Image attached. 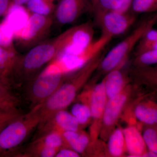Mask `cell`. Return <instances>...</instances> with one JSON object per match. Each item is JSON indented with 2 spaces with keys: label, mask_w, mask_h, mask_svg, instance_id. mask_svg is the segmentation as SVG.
I'll use <instances>...</instances> for the list:
<instances>
[{
  "label": "cell",
  "mask_w": 157,
  "mask_h": 157,
  "mask_svg": "<svg viewBox=\"0 0 157 157\" xmlns=\"http://www.w3.org/2000/svg\"><path fill=\"white\" fill-rule=\"evenodd\" d=\"M103 59L101 53L91 59L75 74L63 82L52 95L43 104L35 107L38 110L41 121L38 128L42 126L53 114L65 109L75 99L77 93L98 68Z\"/></svg>",
  "instance_id": "1"
},
{
  "label": "cell",
  "mask_w": 157,
  "mask_h": 157,
  "mask_svg": "<svg viewBox=\"0 0 157 157\" xmlns=\"http://www.w3.org/2000/svg\"><path fill=\"white\" fill-rule=\"evenodd\" d=\"M59 52V46L55 38L36 45L25 55H19L12 76L13 89L26 85L36 73L55 58Z\"/></svg>",
  "instance_id": "2"
},
{
  "label": "cell",
  "mask_w": 157,
  "mask_h": 157,
  "mask_svg": "<svg viewBox=\"0 0 157 157\" xmlns=\"http://www.w3.org/2000/svg\"><path fill=\"white\" fill-rule=\"evenodd\" d=\"M66 75L57 65L50 62L26 85V98L31 109L43 104L55 92L65 80Z\"/></svg>",
  "instance_id": "3"
},
{
  "label": "cell",
  "mask_w": 157,
  "mask_h": 157,
  "mask_svg": "<svg viewBox=\"0 0 157 157\" xmlns=\"http://www.w3.org/2000/svg\"><path fill=\"white\" fill-rule=\"evenodd\" d=\"M41 118L36 108L19 116L0 132V155L17 148L37 128Z\"/></svg>",
  "instance_id": "4"
},
{
  "label": "cell",
  "mask_w": 157,
  "mask_h": 157,
  "mask_svg": "<svg viewBox=\"0 0 157 157\" xmlns=\"http://www.w3.org/2000/svg\"><path fill=\"white\" fill-rule=\"evenodd\" d=\"M157 22V12L153 16L141 23L130 35L109 51L100 63L101 70L108 73L120 68L144 34L152 28Z\"/></svg>",
  "instance_id": "5"
},
{
  "label": "cell",
  "mask_w": 157,
  "mask_h": 157,
  "mask_svg": "<svg viewBox=\"0 0 157 157\" xmlns=\"http://www.w3.org/2000/svg\"><path fill=\"white\" fill-rule=\"evenodd\" d=\"M112 39L111 37L102 34L98 39L94 40L79 53L59 55L51 62L57 65L65 75L73 73L101 54Z\"/></svg>",
  "instance_id": "6"
},
{
  "label": "cell",
  "mask_w": 157,
  "mask_h": 157,
  "mask_svg": "<svg viewBox=\"0 0 157 157\" xmlns=\"http://www.w3.org/2000/svg\"><path fill=\"white\" fill-rule=\"evenodd\" d=\"M52 23V15L30 13L25 27L14 40L17 41L20 48L29 50L45 41L44 39L50 33Z\"/></svg>",
  "instance_id": "7"
},
{
  "label": "cell",
  "mask_w": 157,
  "mask_h": 157,
  "mask_svg": "<svg viewBox=\"0 0 157 157\" xmlns=\"http://www.w3.org/2000/svg\"><path fill=\"white\" fill-rule=\"evenodd\" d=\"M94 34L90 21L68 29L56 37L60 47L57 56L79 53L94 41Z\"/></svg>",
  "instance_id": "8"
},
{
  "label": "cell",
  "mask_w": 157,
  "mask_h": 157,
  "mask_svg": "<svg viewBox=\"0 0 157 157\" xmlns=\"http://www.w3.org/2000/svg\"><path fill=\"white\" fill-rule=\"evenodd\" d=\"M95 17L102 34L112 38L126 33L137 19L136 14L130 11L125 13L116 11H108Z\"/></svg>",
  "instance_id": "9"
},
{
  "label": "cell",
  "mask_w": 157,
  "mask_h": 157,
  "mask_svg": "<svg viewBox=\"0 0 157 157\" xmlns=\"http://www.w3.org/2000/svg\"><path fill=\"white\" fill-rule=\"evenodd\" d=\"M89 10H92L91 0H59L55 17L60 24H70Z\"/></svg>",
  "instance_id": "10"
},
{
  "label": "cell",
  "mask_w": 157,
  "mask_h": 157,
  "mask_svg": "<svg viewBox=\"0 0 157 157\" xmlns=\"http://www.w3.org/2000/svg\"><path fill=\"white\" fill-rule=\"evenodd\" d=\"M107 98L103 80L94 86L90 98L89 106L93 120L90 131V142H94L98 137Z\"/></svg>",
  "instance_id": "11"
},
{
  "label": "cell",
  "mask_w": 157,
  "mask_h": 157,
  "mask_svg": "<svg viewBox=\"0 0 157 157\" xmlns=\"http://www.w3.org/2000/svg\"><path fill=\"white\" fill-rule=\"evenodd\" d=\"M79 127L78 121L72 113L65 109H62L56 112L38 128L39 135L37 137L51 132H58L63 134L65 132L78 131Z\"/></svg>",
  "instance_id": "12"
},
{
  "label": "cell",
  "mask_w": 157,
  "mask_h": 157,
  "mask_svg": "<svg viewBox=\"0 0 157 157\" xmlns=\"http://www.w3.org/2000/svg\"><path fill=\"white\" fill-rule=\"evenodd\" d=\"M19 56L16 50H9L0 45V82L12 90V75Z\"/></svg>",
  "instance_id": "13"
},
{
  "label": "cell",
  "mask_w": 157,
  "mask_h": 157,
  "mask_svg": "<svg viewBox=\"0 0 157 157\" xmlns=\"http://www.w3.org/2000/svg\"><path fill=\"white\" fill-rule=\"evenodd\" d=\"M126 149L128 152L129 157H142L147 150L143 136L139 130L135 127H128L123 131Z\"/></svg>",
  "instance_id": "14"
},
{
  "label": "cell",
  "mask_w": 157,
  "mask_h": 157,
  "mask_svg": "<svg viewBox=\"0 0 157 157\" xmlns=\"http://www.w3.org/2000/svg\"><path fill=\"white\" fill-rule=\"evenodd\" d=\"M30 14L27 9L22 6H10L4 20L14 32V39L24 28Z\"/></svg>",
  "instance_id": "15"
},
{
  "label": "cell",
  "mask_w": 157,
  "mask_h": 157,
  "mask_svg": "<svg viewBox=\"0 0 157 157\" xmlns=\"http://www.w3.org/2000/svg\"><path fill=\"white\" fill-rule=\"evenodd\" d=\"M126 101L127 96L122 93L107 101L102 118L104 126L110 128L115 124Z\"/></svg>",
  "instance_id": "16"
},
{
  "label": "cell",
  "mask_w": 157,
  "mask_h": 157,
  "mask_svg": "<svg viewBox=\"0 0 157 157\" xmlns=\"http://www.w3.org/2000/svg\"><path fill=\"white\" fill-rule=\"evenodd\" d=\"M125 79L124 73L121 71L120 68L108 72L104 79L107 98H112L121 93Z\"/></svg>",
  "instance_id": "17"
},
{
  "label": "cell",
  "mask_w": 157,
  "mask_h": 157,
  "mask_svg": "<svg viewBox=\"0 0 157 157\" xmlns=\"http://www.w3.org/2000/svg\"><path fill=\"white\" fill-rule=\"evenodd\" d=\"M65 147H69L78 154L84 152L90 144V138L83 132H67L62 134Z\"/></svg>",
  "instance_id": "18"
},
{
  "label": "cell",
  "mask_w": 157,
  "mask_h": 157,
  "mask_svg": "<svg viewBox=\"0 0 157 157\" xmlns=\"http://www.w3.org/2000/svg\"><path fill=\"white\" fill-rule=\"evenodd\" d=\"M57 149L47 145L41 137L34 139L19 156L53 157L59 151Z\"/></svg>",
  "instance_id": "19"
},
{
  "label": "cell",
  "mask_w": 157,
  "mask_h": 157,
  "mask_svg": "<svg viewBox=\"0 0 157 157\" xmlns=\"http://www.w3.org/2000/svg\"><path fill=\"white\" fill-rule=\"evenodd\" d=\"M136 118L146 125L157 124V104L147 102L139 104L135 108Z\"/></svg>",
  "instance_id": "20"
},
{
  "label": "cell",
  "mask_w": 157,
  "mask_h": 157,
  "mask_svg": "<svg viewBox=\"0 0 157 157\" xmlns=\"http://www.w3.org/2000/svg\"><path fill=\"white\" fill-rule=\"evenodd\" d=\"M59 0H31L25 4L30 13L50 16L54 13Z\"/></svg>",
  "instance_id": "21"
},
{
  "label": "cell",
  "mask_w": 157,
  "mask_h": 157,
  "mask_svg": "<svg viewBox=\"0 0 157 157\" xmlns=\"http://www.w3.org/2000/svg\"><path fill=\"white\" fill-rule=\"evenodd\" d=\"M19 98L5 85L0 82V107L7 109L19 110Z\"/></svg>",
  "instance_id": "22"
},
{
  "label": "cell",
  "mask_w": 157,
  "mask_h": 157,
  "mask_svg": "<svg viewBox=\"0 0 157 157\" xmlns=\"http://www.w3.org/2000/svg\"><path fill=\"white\" fill-rule=\"evenodd\" d=\"M134 73L139 81L157 90V68L151 66L136 67Z\"/></svg>",
  "instance_id": "23"
},
{
  "label": "cell",
  "mask_w": 157,
  "mask_h": 157,
  "mask_svg": "<svg viewBox=\"0 0 157 157\" xmlns=\"http://www.w3.org/2000/svg\"><path fill=\"white\" fill-rule=\"evenodd\" d=\"M126 148L123 132L121 129L115 130L110 135L108 141V150L111 155L120 157Z\"/></svg>",
  "instance_id": "24"
},
{
  "label": "cell",
  "mask_w": 157,
  "mask_h": 157,
  "mask_svg": "<svg viewBox=\"0 0 157 157\" xmlns=\"http://www.w3.org/2000/svg\"><path fill=\"white\" fill-rule=\"evenodd\" d=\"M14 33L4 20L0 22V45L9 50L15 51Z\"/></svg>",
  "instance_id": "25"
},
{
  "label": "cell",
  "mask_w": 157,
  "mask_h": 157,
  "mask_svg": "<svg viewBox=\"0 0 157 157\" xmlns=\"http://www.w3.org/2000/svg\"><path fill=\"white\" fill-rule=\"evenodd\" d=\"M130 11L136 14L157 12V0H133Z\"/></svg>",
  "instance_id": "26"
},
{
  "label": "cell",
  "mask_w": 157,
  "mask_h": 157,
  "mask_svg": "<svg viewBox=\"0 0 157 157\" xmlns=\"http://www.w3.org/2000/svg\"><path fill=\"white\" fill-rule=\"evenodd\" d=\"M119 0H91L92 11L94 16L108 11H115Z\"/></svg>",
  "instance_id": "27"
},
{
  "label": "cell",
  "mask_w": 157,
  "mask_h": 157,
  "mask_svg": "<svg viewBox=\"0 0 157 157\" xmlns=\"http://www.w3.org/2000/svg\"><path fill=\"white\" fill-rule=\"evenodd\" d=\"M72 114L76 118L80 125H84L87 123L91 118L89 105L84 103H77L74 104L71 109Z\"/></svg>",
  "instance_id": "28"
},
{
  "label": "cell",
  "mask_w": 157,
  "mask_h": 157,
  "mask_svg": "<svg viewBox=\"0 0 157 157\" xmlns=\"http://www.w3.org/2000/svg\"><path fill=\"white\" fill-rule=\"evenodd\" d=\"M142 136L147 149L157 154V124L146 125Z\"/></svg>",
  "instance_id": "29"
},
{
  "label": "cell",
  "mask_w": 157,
  "mask_h": 157,
  "mask_svg": "<svg viewBox=\"0 0 157 157\" xmlns=\"http://www.w3.org/2000/svg\"><path fill=\"white\" fill-rule=\"evenodd\" d=\"M134 63L136 67L157 65V50L147 51L137 55Z\"/></svg>",
  "instance_id": "30"
},
{
  "label": "cell",
  "mask_w": 157,
  "mask_h": 157,
  "mask_svg": "<svg viewBox=\"0 0 157 157\" xmlns=\"http://www.w3.org/2000/svg\"><path fill=\"white\" fill-rule=\"evenodd\" d=\"M21 114L19 110L7 109L0 107V132L8 124Z\"/></svg>",
  "instance_id": "31"
},
{
  "label": "cell",
  "mask_w": 157,
  "mask_h": 157,
  "mask_svg": "<svg viewBox=\"0 0 157 157\" xmlns=\"http://www.w3.org/2000/svg\"><path fill=\"white\" fill-rule=\"evenodd\" d=\"M135 55L144 52L151 50H157V39L151 42L139 41L135 48Z\"/></svg>",
  "instance_id": "32"
},
{
  "label": "cell",
  "mask_w": 157,
  "mask_h": 157,
  "mask_svg": "<svg viewBox=\"0 0 157 157\" xmlns=\"http://www.w3.org/2000/svg\"><path fill=\"white\" fill-rule=\"evenodd\" d=\"M80 154L73 150L72 149L68 148L67 147H63L60 149L59 150L56 155V157H78Z\"/></svg>",
  "instance_id": "33"
},
{
  "label": "cell",
  "mask_w": 157,
  "mask_h": 157,
  "mask_svg": "<svg viewBox=\"0 0 157 157\" xmlns=\"http://www.w3.org/2000/svg\"><path fill=\"white\" fill-rule=\"evenodd\" d=\"M133 0H119L117 9L115 10L118 12L125 13L130 11Z\"/></svg>",
  "instance_id": "34"
},
{
  "label": "cell",
  "mask_w": 157,
  "mask_h": 157,
  "mask_svg": "<svg viewBox=\"0 0 157 157\" xmlns=\"http://www.w3.org/2000/svg\"><path fill=\"white\" fill-rule=\"evenodd\" d=\"M12 0H0V17L6 15L11 6Z\"/></svg>",
  "instance_id": "35"
},
{
  "label": "cell",
  "mask_w": 157,
  "mask_h": 157,
  "mask_svg": "<svg viewBox=\"0 0 157 157\" xmlns=\"http://www.w3.org/2000/svg\"><path fill=\"white\" fill-rule=\"evenodd\" d=\"M31 0H12L11 6H22Z\"/></svg>",
  "instance_id": "36"
},
{
  "label": "cell",
  "mask_w": 157,
  "mask_h": 157,
  "mask_svg": "<svg viewBox=\"0 0 157 157\" xmlns=\"http://www.w3.org/2000/svg\"><path fill=\"white\" fill-rule=\"evenodd\" d=\"M144 157H157V154L155 153L154 152L151 151L147 150V151L144 153L142 156Z\"/></svg>",
  "instance_id": "37"
},
{
  "label": "cell",
  "mask_w": 157,
  "mask_h": 157,
  "mask_svg": "<svg viewBox=\"0 0 157 157\" xmlns=\"http://www.w3.org/2000/svg\"><path fill=\"white\" fill-rule=\"evenodd\" d=\"M156 67H157V65H156Z\"/></svg>",
  "instance_id": "38"
}]
</instances>
